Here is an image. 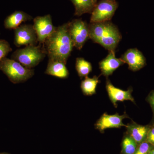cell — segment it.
I'll return each instance as SVG.
<instances>
[{
	"mask_svg": "<svg viewBox=\"0 0 154 154\" xmlns=\"http://www.w3.org/2000/svg\"><path fill=\"white\" fill-rule=\"evenodd\" d=\"M99 77L96 76L92 78L87 77L82 81L81 88L84 95L91 96L96 94V88L100 82Z\"/></svg>",
	"mask_w": 154,
	"mask_h": 154,
	"instance_id": "obj_17",
	"label": "cell"
},
{
	"mask_svg": "<svg viewBox=\"0 0 154 154\" xmlns=\"http://www.w3.org/2000/svg\"><path fill=\"white\" fill-rule=\"evenodd\" d=\"M89 37L109 51H115L121 40L122 35L118 28L110 21L91 23L89 25Z\"/></svg>",
	"mask_w": 154,
	"mask_h": 154,
	"instance_id": "obj_2",
	"label": "cell"
},
{
	"mask_svg": "<svg viewBox=\"0 0 154 154\" xmlns=\"http://www.w3.org/2000/svg\"><path fill=\"white\" fill-rule=\"evenodd\" d=\"M46 54L40 46L28 45L15 51L12 54L11 59L18 62L27 68L32 69L44 59Z\"/></svg>",
	"mask_w": 154,
	"mask_h": 154,
	"instance_id": "obj_4",
	"label": "cell"
},
{
	"mask_svg": "<svg viewBox=\"0 0 154 154\" xmlns=\"http://www.w3.org/2000/svg\"><path fill=\"white\" fill-rule=\"evenodd\" d=\"M126 118H130L125 112L121 115H119L118 113L109 115L107 113H105L102 114L95 123V128L103 133L105 130L108 128H121L122 127H126V125L123 122V119Z\"/></svg>",
	"mask_w": 154,
	"mask_h": 154,
	"instance_id": "obj_9",
	"label": "cell"
},
{
	"mask_svg": "<svg viewBox=\"0 0 154 154\" xmlns=\"http://www.w3.org/2000/svg\"><path fill=\"white\" fill-rule=\"evenodd\" d=\"M32 16L22 11H16L6 17L4 21V26L7 29L15 30L22 23L30 21Z\"/></svg>",
	"mask_w": 154,
	"mask_h": 154,
	"instance_id": "obj_14",
	"label": "cell"
},
{
	"mask_svg": "<svg viewBox=\"0 0 154 154\" xmlns=\"http://www.w3.org/2000/svg\"><path fill=\"white\" fill-rule=\"evenodd\" d=\"M116 2L102 0L96 4L91 14V23L110 21L118 8Z\"/></svg>",
	"mask_w": 154,
	"mask_h": 154,
	"instance_id": "obj_6",
	"label": "cell"
},
{
	"mask_svg": "<svg viewBox=\"0 0 154 154\" xmlns=\"http://www.w3.org/2000/svg\"><path fill=\"white\" fill-rule=\"evenodd\" d=\"M149 154H154V149H152L151 151L150 152Z\"/></svg>",
	"mask_w": 154,
	"mask_h": 154,
	"instance_id": "obj_24",
	"label": "cell"
},
{
	"mask_svg": "<svg viewBox=\"0 0 154 154\" xmlns=\"http://www.w3.org/2000/svg\"><path fill=\"white\" fill-rule=\"evenodd\" d=\"M37 35L33 25H22L14 30V44L17 47L36 45Z\"/></svg>",
	"mask_w": 154,
	"mask_h": 154,
	"instance_id": "obj_8",
	"label": "cell"
},
{
	"mask_svg": "<svg viewBox=\"0 0 154 154\" xmlns=\"http://www.w3.org/2000/svg\"><path fill=\"white\" fill-rule=\"evenodd\" d=\"M12 51L10 44L5 39H0V61Z\"/></svg>",
	"mask_w": 154,
	"mask_h": 154,
	"instance_id": "obj_20",
	"label": "cell"
},
{
	"mask_svg": "<svg viewBox=\"0 0 154 154\" xmlns=\"http://www.w3.org/2000/svg\"><path fill=\"white\" fill-rule=\"evenodd\" d=\"M93 1H94V2L96 4V3H97V0H93Z\"/></svg>",
	"mask_w": 154,
	"mask_h": 154,
	"instance_id": "obj_25",
	"label": "cell"
},
{
	"mask_svg": "<svg viewBox=\"0 0 154 154\" xmlns=\"http://www.w3.org/2000/svg\"><path fill=\"white\" fill-rule=\"evenodd\" d=\"M137 145L134 140L127 134L122 140V153L123 154H134L137 148Z\"/></svg>",
	"mask_w": 154,
	"mask_h": 154,
	"instance_id": "obj_19",
	"label": "cell"
},
{
	"mask_svg": "<svg viewBox=\"0 0 154 154\" xmlns=\"http://www.w3.org/2000/svg\"><path fill=\"white\" fill-rule=\"evenodd\" d=\"M106 89L110 101L114 107H117V102L125 101H130L135 104L134 98L132 96V89L123 91L116 88L112 85L110 80L106 81Z\"/></svg>",
	"mask_w": 154,
	"mask_h": 154,
	"instance_id": "obj_10",
	"label": "cell"
},
{
	"mask_svg": "<svg viewBox=\"0 0 154 154\" xmlns=\"http://www.w3.org/2000/svg\"><path fill=\"white\" fill-rule=\"evenodd\" d=\"M147 101L150 105L154 113V91L152 92L149 95L148 97Z\"/></svg>",
	"mask_w": 154,
	"mask_h": 154,
	"instance_id": "obj_23",
	"label": "cell"
},
{
	"mask_svg": "<svg viewBox=\"0 0 154 154\" xmlns=\"http://www.w3.org/2000/svg\"><path fill=\"white\" fill-rule=\"evenodd\" d=\"M75 68L81 79L88 77L92 71V64L82 57H78L76 60Z\"/></svg>",
	"mask_w": 154,
	"mask_h": 154,
	"instance_id": "obj_18",
	"label": "cell"
},
{
	"mask_svg": "<svg viewBox=\"0 0 154 154\" xmlns=\"http://www.w3.org/2000/svg\"><path fill=\"white\" fill-rule=\"evenodd\" d=\"M125 63L128 65L129 69L137 71L143 68L146 64L145 57L137 48L128 50L120 58Z\"/></svg>",
	"mask_w": 154,
	"mask_h": 154,
	"instance_id": "obj_11",
	"label": "cell"
},
{
	"mask_svg": "<svg viewBox=\"0 0 154 154\" xmlns=\"http://www.w3.org/2000/svg\"><path fill=\"white\" fill-rule=\"evenodd\" d=\"M146 140L152 145H154V127L150 129Z\"/></svg>",
	"mask_w": 154,
	"mask_h": 154,
	"instance_id": "obj_22",
	"label": "cell"
},
{
	"mask_svg": "<svg viewBox=\"0 0 154 154\" xmlns=\"http://www.w3.org/2000/svg\"><path fill=\"white\" fill-rule=\"evenodd\" d=\"M75 6V16L91 14L96 4L93 0H71Z\"/></svg>",
	"mask_w": 154,
	"mask_h": 154,
	"instance_id": "obj_16",
	"label": "cell"
},
{
	"mask_svg": "<svg viewBox=\"0 0 154 154\" xmlns=\"http://www.w3.org/2000/svg\"><path fill=\"white\" fill-rule=\"evenodd\" d=\"M152 145L147 141L143 142L140 144L134 154H149L152 149Z\"/></svg>",
	"mask_w": 154,
	"mask_h": 154,
	"instance_id": "obj_21",
	"label": "cell"
},
{
	"mask_svg": "<svg viewBox=\"0 0 154 154\" xmlns=\"http://www.w3.org/2000/svg\"><path fill=\"white\" fill-rule=\"evenodd\" d=\"M45 74L62 79H66L69 75L66 64L60 61L51 60H48Z\"/></svg>",
	"mask_w": 154,
	"mask_h": 154,
	"instance_id": "obj_15",
	"label": "cell"
},
{
	"mask_svg": "<svg viewBox=\"0 0 154 154\" xmlns=\"http://www.w3.org/2000/svg\"><path fill=\"white\" fill-rule=\"evenodd\" d=\"M33 21V27L37 35V41L40 44H44L46 39L56 29L53 24L51 16L48 14L38 16L35 17Z\"/></svg>",
	"mask_w": 154,
	"mask_h": 154,
	"instance_id": "obj_7",
	"label": "cell"
},
{
	"mask_svg": "<svg viewBox=\"0 0 154 154\" xmlns=\"http://www.w3.org/2000/svg\"><path fill=\"white\" fill-rule=\"evenodd\" d=\"M70 36L74 47L81 50L89 37V25L82 19H76L69 22Z\"/></svg>",
	"mask_w": 154,
	"mask_h": 154,
	"instance_id": "obj_5",
	"label": "cell"
},
{
	"mask_svg": "<svg viewBox=\"0 0 154 154\" xmlns=\"http://www.w3.org/2000/svg\"><path fill=\"white\" fill-rule=\"evenodd\" d=\"M109 1H112V2H116L115 0H109Z\"/></svg>",
	"mask_w": 154,
	"mask_h": 154,
	"instance_id": "obj_26",
	"label": "cell"
},
{
	"mask_svg": "<svg viewBox=\"0 0 154 154\" xmlns=\"http://www.w3.org/2000/svg\"><path fill=\"white\" fill-rule=\"evenodd\" d=\"M69 22L58 27L46 39L45 52L49 60L60 61L66 64L74 47L68 29Z\"/></svg>",
	"mask_w": 154,
	"mask_h": 154,
	"instance_id": "obj_1",
	"label": "cell"
},
{
	"mask_svg": "<svg viewBox=\"0 0 154 154\" xmlns=\"http://www.w3.org/2000/svg\"><path fill=\"white\" fill-rule=\"evenodd\" d=\"M124 64L121 58L116 57L115 51H109L107 57L99 63V66L102 75L107 77Z\"/></svg>",
	"mask_w": 154,
	"mask_h": 154,
	"instance_id": "obj_12",
	"label": "cell"
},
{
	"mask_svg": "<svg viewBox=\"0 0 154 154\" xmlns=\"http://www.w3.org/2000/svg\"><path fill=\"white\" fill-rule=\"evenodd\" d=\"M0 70L15 84L24 82L34 74L33 69L27 68L17 61L6 57L0 61Z\"/></svg>",
	"mask_w": 154,
	"mask_h": 154,
	"instance_id": "obj_3",
	"label": "cell"
},
{
	"mask_svg": "<svg viewBox=\"0 0 154 154\" xmlns=\"http://www.w3.org/2000/svg\"><path fill=\"white\" fill-rule=\"evenodd\" d=\"M127 134L133 139L137 144L146 140L150 128L147 125L137 124L133 122L126 125Z\"/></svg>",
	"mask_w": 154,
	"mask_h": 154,
	"instance_id": "obj_13",
	"label": "cell"
},
{
	"mask_svg": "<svg viewBox=\"0 0 154 154\" xmlns=\"http://www.w3.org/2000/svg\"><path fill=\"white\" fill-rule=\"evenodd\" d=\"M0 154H9L6 153H0Z\"/></svg>",
	"mask_w": 154,
	"mask_h": 154,
	"instance_id": "obj_27",
	"label": "cell"
}]
</instances>
